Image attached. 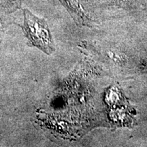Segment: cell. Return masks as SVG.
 <instances>
[{"label": "cell", "mask_w": 147, "mask_h": 147, "mask_svg": "<svg viewBox=\"0 0 147 147\" xmlns=\"http://www.w3.org/2000/svg\"><path fill=\"white\" fill-rule=\"evenodd\" d=\"M23 33L32 45L51 55L55 51L50 29L44 18L38 17L27 9L23 10Z\"/></svg>", "instance_id": "1"}, {"label": "cell", "mask_w": 147, "mask_h": 147, "mask_svg": "<svg viewBox=\"0 0 147 147\" xmlns=\"http://www.w3.org/2000/svg\"><path fill=\"white\" fill-rule=\"evenodd\" d=\"M23 0H1V4L9 12H13L21 8Z\"/></svg>", "instance_id": "2"}]
</instances>
